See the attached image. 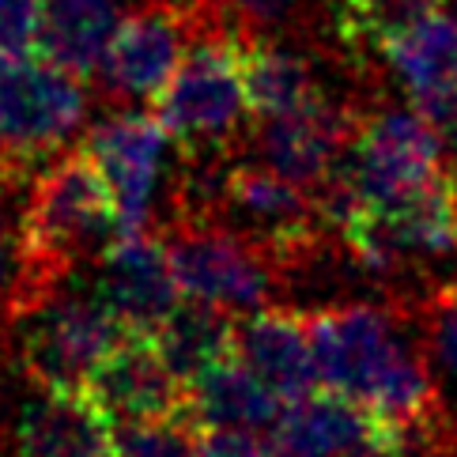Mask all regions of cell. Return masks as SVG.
<instances>
[{
    "label": "cell",
    "mask_w": 457,
    "mask_h": 457,
    "mask_svg": "<svg viewBox=\"0 0 457 457\" xmlns=\"http://www.w3.org/2000/svg\"><path fill=\"white\" fill-rule=\"evenodd\" d=\"M325 389L416 435L446 420V401L420 337L416 306L340 303L306 314Z\"/></svg>",
    "instance_id": "6da1fadb"
},
{
    "label": "cell",
    "mask_w": 457,
    "mask_h": 457,
    "mask_svg": "<svg viewBox=\"0 0 457 457\" xmlns=\"http://www.w3.org/2000/svg\"><path fill=\"white\" fill-rule=\"evenodd\" d=\"M15 235L27 269V310L57 295L76 265L99 261L121 238L110 189L84 152L57 155L30 178Z\"/></svg>",
    "instance_id": "7a4b0ae2"
},
{
    "label": "cell",
    "mask_w": 457,
    "mask_h": 457,
    "mask_svg": "<svg viewBox=\"0 0 457 457\" xmlns=\"http://www.w3.org/2000/svg\"><path fill=\"white\" fill-rule=\"evenodd\" d=\"M446 137L420 110H378L359 118L355 137L333 178L314 197L321 223L340 231L355 208L408 197L446 174Z\"/></svg>",
    "instance_id": "3957f363"
},
{
    "label": "cell",
    "mask_w": 457,
    "mask_h": 457,
    "mask_svg": "<svg viewBox=\"0 0 457 457\" xmlns=\"http://www.w3.org/2000/svg\"><path fill=\"white\" fill-rule=\"evenodd\" d=\"M253 35L235 27L204 23L197 38L155 99V118L170 140L189 155H220L242 137V118L250 113L242 54Z\"/></svg>",
    "instance_id": "277c9868"
},
{
    "label": "cell",
    "mask_w": 457,
    "mask_h": 457,
    "mask_svg": "<svg viewBox=\"0 0 457 457\" xmlns=\"http://www.w3.org/2000/svg\"><path fill=\"white\" fill-rule=\"evenodd\" d=\"M87 118V95L79 76L30 50L0 61V170L30 186L46 162H54Z\"/></svg>",
    "instance_id": "5b68a950"
},
{
    "label": "cell",
    "mask_w": 457,
    "mask_h": 457,
    "mask_svg": "<svg viewBox=\"0 0 457 457\" xmlns=\"http://www.w3.org/2000/svg\"><path fill=\"white\" fill-rule=\"evenodd\" d=\"M125 325L99 295H50L12 325L20 367L35 389L87 394L106 355L125 340Z\"/></svg>",
    "instance_id": "8992f818"
},
{
    "label": "cell",
    "mask_w": 457,
    "mask_h": 457,
    "mask_svg": "<svg viewBox=\"0 0 457 457\" xmlns=\"http://www.w3.org/2000/svg\"><path fill=\"white\" fill-rule=\"evenodd\" d=\"M162 238L182 299L250 314L269 306L284 280V269L265 246L220 220H174Z\"/></svg>",
    "instance_id": "52a82bcc"
},
{
    "label": "cell",
    "mask_w": 457,
    "mask_h": 457,
    "mask_svg": "<svg viewBox=\"0 0 457 457\" xmlns=\"http://www.w3.org/2000/svg\"><path fill=\"white\" fill-rule=\"evenodd\" d=\"M340 238L355 265L374 276H394L416 261H435L457 246V174L446 170L408 197L355 208L340 223Z\"/></svg>",
    "instance_id": "ba28073f"
},
{
    "label": "cell",
    "mask_w": 457,
    "mask_h": 457,
    "mask_svg": "<svg viewBox=\"0 0 457 457\" xmlns=\"http://www.w3.org/2000/svg\"><path fill=\"white\" fill-rule=\"evenodd\" d=\"M204 23V0H144L121 15L99 69L106 95L121 103H155Z\"/></svg>",
    "instance_id": "9c48e42d"
},
{
    "label": "cell",
    "mask_w": 457,
    "mask_h": 457,
    "mask_svg": "<svg viewBox=\"0 0 457 457\" xmlns=\"http://www.w3.org/2000/svg\"><path fill=\"white\" fill-rule=\"evenodd\" d=\"M170 144L174 140L155 113H140V110L110 113L106 121H99L84 137L79 152L103 174L113 212H118L121 235L152 231L155 201H159L162 178H167Z\"/></svg>",
    "instance_id": "30bf717a"
},
{
    "label": "cell",
    "mask_w": 457,
    "mask_h": 457,
    "mask_svg": "<svg viewBox=\"0 0 457 457\" xmlns=\"http://www.w3.org/2000/svg\"><path fill=\"white\" fill-rule=\"evenodd\" d=\"M355 125L359 118L352 110L318 95L314 103H306L299 110L261 121L253 137V155L276 174H284L287 182L318 193L333 178L337 162L345 159L348 144L355 137Z\"/></svg>",
    "instance_id": "8fae6325"
},
{
    "label": "cell",
    "mask_w": 457,
    "mask_h": 457,
    "mask_svg": "<svg viewBox=\"0 0 457 457\" xmlns=\"http://www.w3.org/2000/svg\"><path fill=\"white\" fill-rule=\"evenodd\" d=\"M272 435L299 457H401L404 450V431L325 386L291 401Z\"/></svg>",
    "instance_id": "7c38bea8"
},
{
    "label": "cell",
    "mask_w": 457,
    "mask_h": 457,
    "mask_svg": "<svg viewBox=\"0 0 457 457\" xmlns=\"http://www.w3.org/2000/svg\"><path fill=\"white\" fill-rule=\"evenodd\" d=\"M95 265H99L95 295L110 306V314L129 333H155L159 321L182 303L167 238L155 231L121 235L118 242H110V250Z\"/></svg>",
    "instance_id": "4fadbf2b"
},
{
    "label": "cell",
    "mask_w": 457,
    "mask_h": 457,
    "mask_svg": "<svg viewBox=\"0 0 457 457\" xmlns=\"http://www.w3.org/2000/svg\"><path fill=\"white\" fill-rule=\"evenodd\" d=\"M87 397L110 416V423L189 412V386L167 367L152 333H125L91 378Z\"/></svg>",
    "instance_id": "5bb4252c"
},
{
    "label": "cell",
    "mask_w": 457,
    "mask_h": 457,
    "mask_svg": "<svg viewBox=\"0 0 457 457\" xmlns=\"http://www.w3.org/2000/svg\"><path fill=\"white\" fill-rule=\"evenodd\" d=\"M12 457H113V423L87 394L35 389L8 423Z\"/></svg>",
    "instance_id": "9a60e30c"
},
{
    "label": "cell",
    "mask_w": 457,
    "mask_h": 457,
    "mask_svg": "<svg viewBox=\"0 0 457 457\" xmlns=\"http://www.w3.org/2000/svg\"><path fill=\"white\" fill-rule=\"evenodd\" d=\"M382 61L408 95V106L443 129L446 140H457V20H435L412 27L408 35L386 46Z\"/></svg>",
    "instance_id": "2e32d148"
},
{
    "label": "cell",
    "mask_w": 457,
    "mask_h": 457,
    "mask_svg": "<svg viewBox=\"0 0 457 457\" xmlns=\"http://www.w3.org/2000/svg\"><path fill=\"white\" fill-rule=\"evenodd\" d=\"M235 359L246 363L287 404L321 389L306 314L287 306H261L235 318Z\"/></svg>",
    "instance_id": "e0dca14e"
},
{
    "label": "cell",
    "mask_w": 457,
    "mask_h": 457,
    "mask_svg": "<svg viewBox=\"0 0 457 457\" xmlns=\"http://www.w3.org/2000/svg\"><path fill=\"white\" fill-rule=\"evenodd\" d=\"M287 401L269 389L257 374L238 363V359H223L189 386V416L201 428H238L253 435H272L280 428Z\"/></svg>",
    "instance_id": "ac0fdd59"
},
{
    "label": "cell",
    "mask_w": 457,
    "mask_h": 457,
    "mask_svg": "<svg viewBox=\"0 0 457 457\" xmlns=\"http://www.w3.org/2000/svg\"><path fill=\"white\" fill-rule=\"evenodd\" d=\"M118 23V0H38V54L91 79L103 69Z\"/></svg>",
    "instance_id": "d6986e66"
},
{
    "label": "cell",
    "mask_w": 457,
    "mask_h": 457,
    "mask_svg": "<svg viewBox=\"0 0 457 457\" xmlns=\"http://www.w3.org/2000/svg\"><path fill=\"white\" fill-rule=\"evenodd\" d=\"M152 340L167 367L186 386H193L201 374L235 355V314L197 299H182L159 321Z\"/></svg>",
    "instance_id": "ffe728a7"
},
{
    "label": "cell",
    "mask_w": 457,
    "mask_h": 457,
    "mask_svg": "<svg viewBox=\"0 0 457 457\" xmlns=\"http://www.w3.org/2000/svg\"><path fill=\"white\" fill-rule=\"evenodd\" d=\"M242 76H246L250 113L261 121L291 113L321 95L314 69H310L303 54L287 50L280 42H265L257 35L246 42V54H242Z\"/></svg>",
    "instance_id": "44dd1931"
},
{
    "label": "cell",
    "mask_w": 457,
    "mask_h": 457,
    "mask_svg": "<svg viewBox=\"0 0 457 457\" xmlns=\"http://www.w3.org/2000/svg\"><path fill=\"white\" fill-rule=\"evenodd\" d=\"M453 0H333V30L352 54H386L412 27L443 15Z\"/></svg>",
    "instance_id": "7402d4cb"
},
{
    "label": "cell",
    "mask_w": 457,
    "mask_h": 457,
    "mask_svg": "<svg viewBox=\"0 0 457 457\" xmlns=\"http://www.w3.org/2000/svg\"><path fill=\"white\" fill-rule=\"evenodd\" d=\"M201 423L189 412L113 423V457H193Z\"/></svg>",
    "instance_id": "603a6c76"
},
{
    "label": "cell",
    "mask_w": 457,
    "mask_h": 457,
    "mask_svg": "<svg viewBox=\"0 0 457 457\" xmlns=\"http://www.w3.org/2000/svg\"><path fill=\"white\" fill-rule=\"evenodd\" d=\"M416 321H420V337H423V348H428L438 389H443V382L457 386V284L423 299L416 306Z\"/></svg>",
    "instance_id": "cb8c5ba5"
},
{
    "label": "cell",
    "mask_w": 457,
    "mask_h": 457,
    "mask_svg": "<svg viewBox=\"0 0 457 457\" xmlns=\"http://www.w3.org/2000/svg\"><path fill=\"white\" fill-rule=\"evenodd\" d=\"M27 269L20 235H0V340L12 333V325L27 314Z\"/></svg>",
    "instance_id": "d4e9b609"
},
{
    "label": "cell",
    "mask_w": 457,
    "mask_h": 457,
    "mask_svg": "<svg viewBox=\"0 0 457 457\" xmlns=\"http://www.w3.org/2000/svg\"><path fill=\"white\" fill-rule=\"evenodd\" d=\"M38 50V0H0V61Z\"/></svg>",
    "instance_id": "484cf974"
},
{
    "label": "cell",
    "mask_w": 457,
    "mask_h": 457,
    "mask_svg": "<svg viewBox=\"0 0 457 457\" xmlns=\"http://www.w3.org/2000/svg\"><path fill=\"white\" fill-rule=\"evenodd\" d=\"M193 457H265V438L238 428H201Z\"/></svg>",
    "instance_id": "4316f807"
},
{
    "label": "cell",
    "mask_w": 457,
    "mask_h": 457,
    "mask_svg": "<svg viewBox=\"0 0 457 457\" xmlns=\"http://www.w3.org/2000/svg\"><path fill=\"white\" fill-rule=\"evenodd\" d=\"M295 4L299 0H223V8H231L235 27L242 30V35H253V30H261V27L280 23Z\"/></svg>",
    "instance_id": "83f0119b"
},
{
    "label": "cell",
    "mask_w": 457,
    "mask_h": 457,
    "mask_svg": "<svg viewBox=\"0 0 457 457\" xmlns=\"http://www.w3.org/2000/svg\"><path fill=\"white\" fill-rule=\"evenodd\" d=\"M15 189H27V186L12 182V178L0 170V235H12V220L20 223V212H15Z\"/></svg>",
    "instance_id": "f1b7e54d"
},
{
    "label": "cell",
    "mask_w": 457,
    "mask_h": 457,
    "mask_svg": "<svg viewBox=\"0 0 457 457\" xmlns=\"http://www.w3.org/2000/svg\"><path fill=\"white\" fill-rule=\"evenodd\" d=\"M453 8H457V0H453Z\"/></svg>",
    "instance_id": "f546056e"
},
{
    "label": "cell",
    "mask_w": 457,
    "mask_h": 457,
    "mask_svg": "<svg viewBox=\"0 0 457 457\" xmlns=\"http://www.w3.org/2000/svg\"><path fill=\"white\" fill-rule=\"evenodd\" d=\"M453 253H457V246H453Z\"/></svg>",
    "instance_id": "4dcf8cb0"
}]
</instances>
